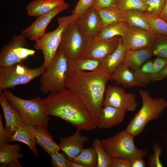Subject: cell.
Here are the masks:
<instances>
[{"label":"cell","instance_id":"cell-13","mask_svg":"<svg viewBox=\"0 0 167 167\" xmlns=\"http://www.w3.org/2000/svg\"><path fill=\"white\" fill-rule=\"evenodd\" d=\"M156 34L129 25L122 44L126 49H152Z\"/></svg>","mask_w":167,"mask_h":167},{"label":"cell","instance_id":"cell-19","mask_svg":"<svg viewBox=\"0 0 167 167\" xmlns=\"http://www.w3.org/2000/svg\"><path fill=\"white\" fill-rule=\"evenodd\" d=\"M0 104L5 118V128L8 141L14 130L23 119L18 111L9 102L2 92H0Z\"/></svg>","mask_w":167,"mask_h":167},{"label":"cell","instance_id":"cell-22","mask_svg":"<svg viewBox=\"0 0 167 167\" xmlns=\"http://www.w3.org/2000/svg\"><path fill=\"white\" fill-rule=\"evenodd\" d=\"M65 3L63 0H33L26 6V9L29 15L38 17Z\"/></svg>","mask_w":167,"mask_h":167},{"label":"cell","instance_id":"cell-16","mask_svg":"<svg viewBox=\"0 0 167 167\" xmlns=\"http://www.w3.org/2000/svg\"><path fill=\"white\" fill-rule=\"evenodd\" d=\"M36 126L24 120L15 128L10 136L8 142L19 141L26 144L34 156L38 157V150L36 147L34 134Z\"/></svg>","mask_w":167,"mask_h":167},{"label":"cell","instance_id":"cell-38","mask_svg":"<svg viewBox=\"0 0 167 167\" xmlns=\"http://www.w3.org/2000/svg\"><path fill=\"white\" fill-rule=\"evenodd\" d=\"M94 0H79L76 5L72 10V17L75 19L80 15L91 6Z\"/></svg>","mask_w":167,"mask_h":167},{"label":"cell","instance_id":"cell-47","mask_svg":"<svg viewBox=\"0 0 167 167\" xmlns=\"http://www.w3.org/2000/svg\"><path fill=\"white\" fill-rule=\"evenodd\" d=\"M6 166L9 167H22L19 161V159L16 160L9 162L7 164Z\"/></svg>","mask_w":167,"mask_h":167},{"label":"cell","instance_id":"cell-48","mask_svg":"<svg viewBox=\"0 0 167 167\" xmlns=\"http://www.w3.org/2000/svg\"><path fill=\"white\" fill-rule=\"evenodd\" d=\"M68 162L70 167H83L81 165L74 162L72 160L68 159Z\"/></svg>","mask_w":167,"mask_h":167},{"label":"cell","instance_id":"cell-6","mask_svg":"<svg viewBox=\"0 0 167 167\" xmlns=\"http://www.w3.org/2000/svg\"><path fill=\"white\" fill-rule=\"evenodd\" d=\"M68 58L58 50L52 62L41 75L40 89L44 94L56 92L66 88L65 80Z\"/></svg>","mask_w":167,"mask_h":167},{"label":"cell","instance_id":"cell-20","mask_svg":"<svg viewBox=\"0 0 167 167\" xmlns=\"http://www.w3.org/2000/svg\"><path fill=\"white\" fill-rule=\"evenodd\" d=\"M153 55L151 49H126L124 57L121 63L134 71L149 60Z\"/></svg>","mask_w":167,"mask_h":167},{"label":"cell","instance_id":"cell-28","mask_svg":"<svg viewBox=\"0 0 167 167\" xmlns=\"http://www.w3.org/2000/svg\"><path fill=\"white\" fill-rule=\"evenodd\" d=\"M21 149V146L18 144L8 143L0 146V167H6L12 161L22 158L23 155L19 152Z\"/></svg>","mask_w":167,"mask_h":167},{"label":"cell","instance_id":"cell-11","mask_svg":"<svg viewBox=\"0 0 167 167\" xmlns=\"http://www.w3.org/2000/svg\"><path fill=\"white\" fill-rule=\"evenodd\" d=\"M136 95L121 87L109 85L106 88L103 106H111L126 111L134 112L137 106Z\"/></svg>","mask_w":167,"mask_h":167},{"label":"cell","instance_id":"cell-5","mask_svg":"<svg viewBox=\"0 0 167 167\" xmlns=\"http://www.w3.org/2000/svg\"><path fill=\"white\" fill-rule=\"evenodd\" d=\"M135 137L125 130L101 141L104 149L113 159L132 160L143 158L147 155L146 150L139 149L135 145Z\"/></svg>","mask_w":167,"mask_h":167},{"label":"cell","instance_id":"cell-17","mask_svg":"<svg viewBox=\"0 0 167 167\" xmlns=\"http://www.w3.org/2000/svg\"><path fill=\"white\" fill-rule=\"evenodd\" d=\"M89 140L87 136L81 135L80 130L77 129L72 135L60 138L59 145L67 158L72 161L81 152L85 143Z\"/></svg>","mask_w":167,"mask_h":167},{"label":"cell","instance_id":"cell-46","mask_svg":"<svg viewBox=\"0 0 167 167\" xmlns=\"http://www.w3.org/2000/svg\"><path fill=\"white\" fill-rule=\"evenodd\" d=\"M159 16L167 22V0H165L164 6Z\"/></svg>","mask_w":167,"mask_h":167},{"label":"cell","instance_id":"cell-4","mask_svg":"<svg viewBox=\"0 0 167 167\" xmlns=\"http://www.w3.org/2000/svg\"><path fill=\"white\" fill-rule=\"evenodd\" d=\"M2 92L24 120L48 129L50 118L44 110L40 97L25 99L17 96L6 89L3 90Z\"/></svg>","mask_w":167,"mask_h":167},{"label":"cell","instance_id":"cell-40","mask_svg":"<svg viewBox=\"0 0 167 167\" xmlns=\"http://www.w3.org/2000/svg\"><path fill=\"white\" fill-rule=\"evenodd\" d=\"M167 62V59L157 57L153 61L152 81L159 74Z\"/></svg>","mask_w":167,"mask_h":167},{"label":"cell","instance_id":"cell-33","mask_svg":"<svg viewBox=\"0 0 167 167\" xmlns=\"http://www.w3.org/2000/svg\"><path fill=\"white\" fill-rule=\"evenodd\" d=\"M92 147L97 155V167H111L113 159L104 149L101 140L99 139H94L93 142Z\"/></svg>","mask_w":167,"mask_h":167},{"label":"cell","instance_id":"cell-37","mask_svg":"<svg viewBox=\"0 0 167 167\" xmlns=\"http://www.w3.org/2000/svg\"><path fill=\"white\" fill-rule=\"evenodd\" d=\"M153 153L149 156L148 165L150 167L163 166L160 159L162 149L160 144L156 142L152 146Z\"/></svg>","mask_w":167,"mask_h":167},{"label":"cell","instance_id":"cell-31","mask_svg":"<svg viewBox=\"0 0 167 167\" xmlns=\"http://www.w3.org/2000/svg\"><path fill=\"white\" fill-rule=\"evenodd\" d=\"M153 61L149 60L133 71L137 81L143 87L152 81Z\"/></svg>","mask_w":167,"mask_h":167},{"label":"cell","instance_id":"cell-43","mask_svg":"<svg viewBox=\"0 0 167 167\" xmlns=\"http://www.w3.org/2000/svg\"><path fill=\"white\" fill-rule=\"evenodd\" d=\"M9 143L5 128L4 127L2 119V116L0 115V146Z\"/></svg>","mask_w":167,"mask_h":167},{"label":"cell","instance_id":"cell-21","mask_svg":"<svg viewBox=\"0 0 167 167\" xmlns=\"http://www.w3.org/2000/svg\"><path fill=\"white\" fill-rule=\"evenodd\" d=\"M121 63L110 75V79L125 88L143 87L137 81L133 71Z\"/></svg>","mask_w":167,"mask_h":167},{"label":"cell","instance_id":"cell-9","mask_svg":"<svg viewBox=\"0 0 167 167\" xmlns=\"http://www.w3.org/2000/svg\"><path fill=\"white\" fill-rule=\"evenodd\" d=\"M87 43L78 29L75 20L64 31L58 50L68 59H81Z\"/></svg>","mask_w":167,"mask_h":167},{"label":"cell","instance_id":"cell-10","mask_svg":"<svg viewBox=\"0 0 167 167\" xmlns=\"http://www.w3.org/2000/svg\"><path fill=\"white\" fill-rule=\"evenodd\" d=\"M26 37L22 34L13 36L11 40L1 49L0 66L8 67L24 62L36 51L25 47Z\"/></svg>","mask_w":167,"mask_h":167},{"label":"cell","instance_id":"cell-34","mask_svg":"<svg viewBox=\"0 0 167 167\" xmlns=\"http://www.w3.org/2000/svg\"><path fill=\"white\" fill-rule=\"evenodd\" d=\"M151 49L153 55L167 59V36L156 34Z\"/></svg>","mask_w":167,"mask_h":167},{"label":"cell","instance_id":"cell-26","mask_svg":"<svg viewBox=\"0 0 167 167\" xmlns=\"http://www.w3.org/2000/svg\"><path fill=\"white\" fill-rule=\"evenodd\" d=\"M122 38L120 39L116 49L102 60V65L111 75L122 62L126 50L123 45Z\"/></svg>","mask_w":167,"mask_h":167},{"label":"cell","instance_id":"cell-42","mask_svg":"<svg viewBox=\"0 0 167 167\" xmlns=\"http://www.w3.org/2000/svg\"><path fill=\"white\" fill-rule=\"evenodd\" d=\"M133 160H127L120 158L113 159L111 167H131Z\"/></svg>","mask_w":167,"mask_h":167},{"label":"cell","instance_id":"cell-49","mask_svg":"<svg viewBox=\"0 0 167 167\" xmlns=\"http://www.w3.org/2000/svg\"><path fill=\"white\" fill-rule=\"evenodd\" d=\"M141 0L143 2H146V1H147L148 0Z\"/></svg>","mask_w":167,"mask_h":167},{"label":"cell","instance_id":"cell-12","mask_svg":"<svg viewBox=\"0 0 167 167\" xmlns=\"http://www.w3.org/2000/svg\"><path fill=\"white\" fill-rule=\"evenodd\" d=\"M122 38L121 36H118L109 39L94 37L88 41L86 50L82 59L102 61L116 49Z\"/></svg>","mask_w":167,"mask_h":167},{"label":"cell","instance_id":"cell-32","mask_svg":"<svg viewBox=\"0 0 167 167\" xmlns=\"http://www.w3.org/2000/svg\"><path fill=\"white\" fill-rule=\"evenodd\" d=\"M143 16L155 33L167 36V22L159 16L146 12H143Z\"/></svg>","mask_w":167,"mask_h":167},{"label":"cell","instance_id":"cell-27","mask_svg":"<svg viewBox=\"0 0 167 167\" xmlns=\"http://www.w3.org/2000/svg\"><path fill=\"white\" fill-rule=\"evenodd\" d=\"M100 15L102 27L121 21L126 22L124 13L117 7L96 8Z\"/></svg>","mask_w":167,"mask_h":167},{"label":"cell","instance_id":"cell-1","mask_svg":"<svg viewBox=\"0 0 167 167\" xmlns=\"http://www.w3.org/2000/svg\"><path fill=\"white\" fill-rule=\"evenodd\" d=\"M41 101L47 114L62 119L77 130L91 131L97 127L95 119L85 103L66 88L50 93Z\"/></svg>","mask_w":167,"mask_h":167},{"label":"cell","instance_id":"cell-45","mask_svg":"<svg viewBox=\"0 0 167 167\" xmlns=\"http://www.w3.org/2000/svg\"><path fill=\"white\" fill-rule=\"evenodd\" d=\"M143 158H138L133 160L131 167H145V163Z\"/></svg>","mask_w":167,"mask_h":167},{"label":"cell","instance_id":"cell-15","mask_svg":"<svg viewBox=\"0 0 167 167\" xmlns=\"http://www.w3.org/2000/svg\"><path fill=\"white\" fill-rule=\"evenodd\" d=\"M69 6L68 3H65L52 11L38 17L30 25L22 30L21 34L26 38L35 41L45 33L47 26L54 17L68 9Z\"/></svg>","mask_w":167,"mask_h":167},{"label":"cell","instance_id":"cell-23","mask_svg":"<svg viewBox=\"0 0 167 167\" xmlns=\"http://www.w3.org/2000/svg\"><path fill=\"white\" fill-rule=\"evenodd\" d=\"M34 134L36 144L49 155L55 152H59L60 148L54 140L47 129L40 126H36Z\"/></svg>","mask_w":167,"mask_h":167},{"label":"cell","instance_id":"cell-30","mask_svg":"<svg viewBox=\"0 0 167 167\" xmlns=\"http://www.w3.org/2000/svg\"><path fill=\"white\" fill-rule=\"evenodd\" d=\"M72 161L83 167H97V155L93 147L83 148L81 152Z\"/></svg>","mask_w":167,"mask_h":167},{"label":"cell","instance_id":"cell-25","mask_svg":"<svg viewBox=\"0 0 167 167\" xmlns=\"http://www.w3.org/2000/svg\"><path fill=\"white\" fill-rule=\"evenodd\" d=\"M102 64V61L89 59H68L66 75L78 71L95 70Z\"/></svg>","mask_w":167,"mask_h":167},{"label":"cell","instance_id":"cell-7","mask_svg":"<svg viewBox=\"0 0 167 167\" xmlns=\"http://www.w3.org/2000/svg\"><path fill=\"white\" fill-rule=\"evenodd\" d=\"M45 71L43 66L30 68L24 62L8 67L0 66V93L4 89L26 84Z\"/></svg>","mask_w":167,"mask_h":167},{"label":"cell","instance_id":"cell-39","mask_svg":"<svg viewBox=\"0 0 167 167\" xmlns=\"http://www.w3.org/2000/svg\"><path fill=\"white\" fill-rule=\"evenodd\" d=\"M51 158V165L55 167H70L68 160L59 152H55L50 155Z\"/></svg>","mask_w":167,"mask_h":167},{"label":"cell","instance_id":"cell-8","mask_svg":"<svg viewBox=\"0 0 167 167\" xmlns=\"http://www.w3.org/2000/svg\"><path fill=\"white\" fill-rule=\"evenodd\" d=\"M58 25L54 30L45 33L35 41L34 47L41 50L44 57L42 65L45 69L54 58L60 44L62 33L72 22L74 21L71 15L57 18Z\"/></svg>","mask_w":167,"mask_h":167},{"label":"cell","instance_id":"cell-41","mask_svg":"<svg viewBox=\"0 0 167 167\" xmlns=\"http://www.w3.org/2000/svg\"><path fill=\"white\" fill-rule=\"evenodd\" d=\"M117 0H94L92 6L96 8L117 7Z\"/></svg>","mask_w":167,"mask_h":167},{"label":"cell","instance_id":"cell-50","mask_svg":"<svg viewBox=\"0 0 167 167\" xmlns=\"http://www.w3.org/2000/svg\"><path fill=\"white\" fill-rule=\"evenodd\" d=\"M166 150H167V148H166Z\"/></svg>","mask_w":167,"mask_h":167},{"label":"cell","instance_id":"cell-18","mask_svg":"<svg viewBox=\"0 0 167 167\" xmlns=\"http://www.w3.org/2000/svg\"><path fill=\"white\" fill-rule=\"evenodd\" d=\"M126 111L111 106H103L101 109L97 122L99 129L113 127L124 120Z\"/></svg>","mask_w":167,"mask_h":167},{"label":"cell","instance_id":"cell-3","mask_svg":"<svg viewBox=\"0 0 167 167\" xmlns=\"http://www.w3.org/2000/svg\"><path fill=\"white\" fill-rule=\"evenodd\" d=\"M141 107L128 123L125 130L134 136L141 134L151 120L158 119L167 107V101L162 98H153L146 90L139 92Z\"/></svg>","mask_w":167,"mask_h":167},{"label":"cell","instance_id":"cell-2","mask_svg":"<svg viewBox=\"0 0 167 167\" xmlns=\"http://www.w3.org/2000/svg\"><path fill=\"white\" fill-rule=\"evenodd\" d=\"M110 76L102 64L94 71L67 74L65 79L66 88L84 102L94 118L97 125Z\"/></svg>","mask_w":167,"mask_h":167},{"label":"cell","instance_id":"cell-14","mask_svg":"<svg viewBox=\"0 0 167 167\" xmlns=\"http://www.w3.org/2000/svg\"><path fill=\"white\" fill-rule=\"evenodd\" d=\"M75 21L79 31L87 41L94 38L102 27L98 12L92 6Z\"/></svg>","mask_w":167,"mask_h":167},{"label":"cell","instance_id":"cell-35","mask_svg":"<svg viewBox=\"0 0 167 167\" xmlns=\"http://www.w3.org/2000/svg\"><path fill=\"white\" fill-rule=\"evenodd\" d=\"M116 5L123 12L133 10L145 11V3L141 0H117Z\"/></svg>","mask_w":167,"mask_h":167},{"label":"cell","instance_id":"cell-29","mask_svg":"<svg viewBox=\"0 0 167 167\" xmlns=\"http://www.w3.org/2000/svg\"><path fill=\"white\" fill-rule=\"evenodd\" d=\"M123 12L126 22L129 25L154 33L148 23L143 18V12L133 10Z\"/></svg>","mask_w":167,"mask_h":167},{"label":"cell","instance_id":"cell-44","mask_svg":"<svg viewBox=\"0 0 167 167\" xmlns=\"http://www.w3.org/2000/svg\"><path fill=\"white\" fill-rule=\"evenodd\" d=\"M166 77H167V62L161 72L155 78L153 81H159Z\"/></svg>","mask_w":167,"mask_h":167},{"label":"cell","instance_id":"cell-36","mask_svg":"<svg viewBox=\"0 0 167 167\" xmlns=\"http://www.w3.org/2000/svg\"><path fill=\"white\" fill-rule=\"evenodd\" d=\"M165 0H148L144 2L145 11L159 16L164 6Z\"/></svg>","mask_w":167,"mask_h":167},{"label":"cell","instance_id":"cell-24","mask_svg":"<svg viewBox=\"0 0 167 167\" xmlns=\"http://www.w3.org/2000/svg\"><path fill=\"white\" fill-rule=\"evenodd\" d=\"M128 27V24L125 21L112 23L102 27L94 38L109 39L116 36H120L122 39Z\"/></svg>","mask_w":167,"mask_h":167}]
</instances>
